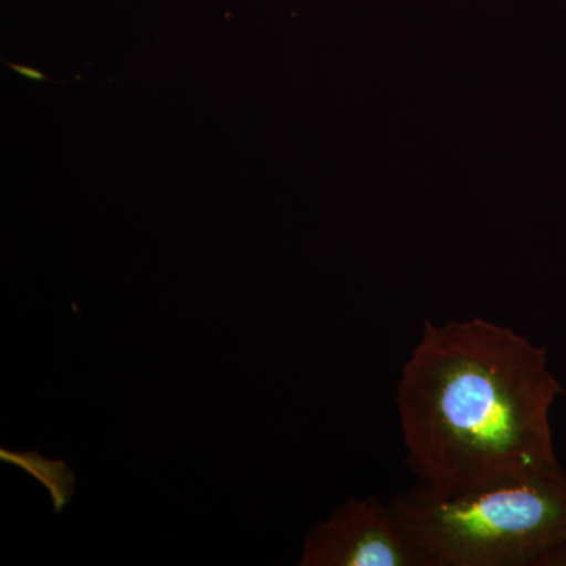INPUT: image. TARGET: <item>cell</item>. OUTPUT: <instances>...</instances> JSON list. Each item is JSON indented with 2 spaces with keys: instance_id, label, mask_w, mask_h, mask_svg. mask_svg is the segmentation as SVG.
Returning a JSON list of instances; mask_svg holds the SVG:
<instances>
[{
  "instance_id": "6da1fadb",
  "label": "cell",
  "mask_w": 566,
  "mask_h": 566,
  "mask_svg": "<svg viewBox=\"0 0 566 566\" xmlns=\"http://www.w3.org/2000/svg\"><path fill=\"white\" fill-rule=\"evenodd\" d=\"M566 390L547 349L490 319H423L397 382L405 463L453 495L562 468L551 411Z\"/></svg>"
},
{
  "instance_id": "7a4b0ae2",
  "label": "cell",
  "mask_w": 566,
  "mask_h": 566,
  "mask_svg": "<svg viewBox=\"0 0 566 566\" xmlns=\"http://www.w3.org/2000/svg\"><path fill=\"white\" fill-rule=\"evenodd\" d=\"M389 506L431 566H532L566 538V471L453 495L416 482Z\"/></svg>"
},
{
  "instance_id": "3957f363",
  "label": "cell",
  "mask_w": 566,
  "mask_h": 566,
  "mask_svg": "<svg viewBox=\"0 0 566 566\" xmlns=\"http://www.w3.org/2000/svg\"><path fill=\"white\" fill-rule=\"evenodd\" d=\"M301 566H431L376 495L348 497L312 528Z\"/></svg>"
},
{
  "instance_id": "277c9868",
  "label": "cell",
  "mask_w": 566,
  "mask_h": 566,
  "mask_svg": "<svg viewBox=\"0 0 566 566\" xmlns=\"http://www.w3.org/2000/svg\"><path fill=\"white\" fill-rule=\"evenodd\" d=\"M532 566H566V538L536 557Z\"/></svg>"
},
{
  "instance_id": "5b68a950",
  "label": "cell",
  "mask_w": 566,
  "mask_h": 566,
  "mask_svg": "<svg viewBox=\"0 0 566 566\" xmlns=\"http://www.w3.org/2000/svg\"><path fill=\"white\" fill-rule=\"evenodd\" d=\"M7 66H9L10 70L17 71L18 74H21V76H24L25 80H31L35 82H44V81H51L50 77L44 76L41 71L32 69V66L28 65H17V63L11 62H3Z\"/></svg>"
}]
</instances>
